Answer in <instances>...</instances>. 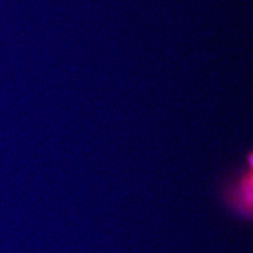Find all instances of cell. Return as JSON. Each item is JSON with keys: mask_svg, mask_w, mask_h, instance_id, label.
I'll return each mask as SVG.
<instances>
[{"mask_svg": "<svg viewBox=\"0 0 253 253\" xmlns=\"http://www.w3.org/2000/svg\"><path fill=\"white\" fill-rule=\"evenodd\" d=\"M224 199L227 208L244 220L252 219L253 176L252 154H249L248 167L226 186Z\"/></svg>", "mask_w": 253, "mask_h": 253, "instance_id": "6da1fadb", "label": "cell"}]
</instances>
